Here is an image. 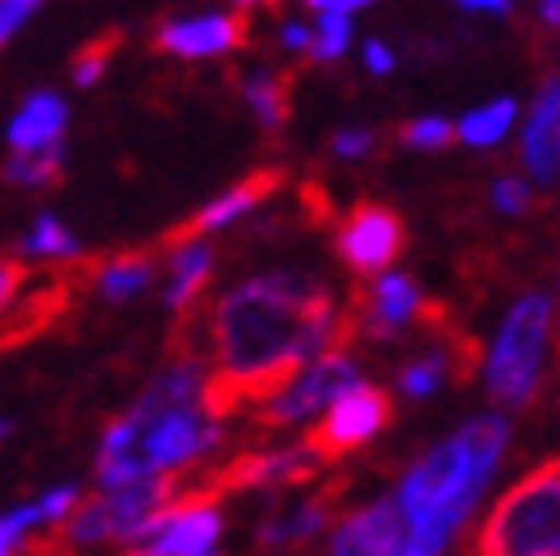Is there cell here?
<instances>
[{
  "mask_svg": "<svg viewBox=\"0 0 560 556\" xmlns=\"http://www.w3.org/2000/svg\"><path fill=\"white\" fill-rule=\"evenodd\" d=\"M164 260H170V288H164V301L174 305V315L191 311L201 288L210 283V269H214V252L201 238H187V242H164Z\"/></svg>",
  "mask_w": 560,
  "mask_h": 556,
  "instance_id": "cell-16",
  "label": "cell"
},
{
  "mask_svg": "<svg viewBox=\"0 0 560 556\" xmlns=\"http://www.w3.org/2000/svg\"><path fill=\"white\" fill-rule=\"evenodd\" d=\"M392 425V393L378 383H351L347 393L328 406L319 425L305 429L301 448L311 452L319 465H332L351 452H360L365 442H374Z\"/></svg>",
  "mask_w": 560,
  "mask_h": 556,
  "instance_id": "cell-5",
  "label": "cell"
},
{
  "mask_svg": "<svg viewBox=\"0 0 560 556\" xmlns=\"http://www.w3.org/2000/svg\"><path fill=\"white\" fill-rule=\"evenodd\" d=\"M233 10H265V5H278V0H229Z\"/></svg>",
  "mask_w": 560,
  "mask_h": 556,
  "instance_id": "cell-35",
  "label": "cell"
},
{
  "mask_svg": "<svg viewBox=\"0 0 560 556\" xmlns=\"http://www.w3.org/2000/svg\"><path fill=\"white\" fill-rule=\"evenodd\" d=\"M355 50H360V69H365L370 78H387L392 69H397V50H392V42H383V37H365Z\"/></svg>",
  "mask_w": 560,
  "mask_h": 556,
  "instance_id": "cell-29",
  "label": "cell"
},
{
  "mask_svg": "<svg viewBox=\"0 0 560 556\" xmlns=\"http://www.w3.org/2000/svg\"><path fill=\"white\" fill-rule=\"evenodd\" d=\"M397 142L410 147V151H446L452 142H460V132L446 115H415V119L401 124Z\"/></svg>",
  "mask_w": 560,
  "mask_h": 556,
  "instance_id": "cell-23",
  "label": "cell"
},
{
  "mask_svg": "<svg viewBox=\"0 0 560 556\" xmlns=\"http://www.w3.org/2000/svg\"><path fill=\"white\" fill-rule=\"evenodd\" d=\"M65 170V142L60 147H46V151H10L5 164V178L19 187H50Z\"/></svg>",
  "mask_w": 560,
  "mask_h": 556,
  "instance_id": "cell-21",
  "label": "cell"
},
{
  "mask_svg": "<svg viewBox=\"0 0 560 556\" xmlns=\"http://www.w3.org/2000/svg\"><path fill=\"white\" fill-rule=\"evenodd\" d=\"M520 164L538 187L560 183V73H547L524 105Z\"/></svg>",
  "mask_w": 560,
  "mask_h": 556,
  "instance_id": "cell-9",
  "label": "cell"
},
{
  "mask_svg": "<svg viewBox=\"0 0 560 556\" xmlns=\"http://www.w3.org/2000/svg\"><path fill=\"white\" fill-rule=\"evenodd\" d=\"M151 278H155L151 252H119V256H105L96 265V292L105 301H128L142 288H151Z\"/></svg>",
  "mask_w": 560,
  "mask_h": 556,
  "instance_id": "cell-19",
  "label": "cell"
},
{
  "mask_svg": "<svg viewBox=\"0 0 560 556\" xmlns=\"http://www.w3.org/2000/svg\"><path fill=\"white\" fill-rule=\"evenodd\" d=\"M547 333H551V301L542 292L520 297L511 305L506 324H501L492 360H488V397L501 410H524L538 397Z\"/></svg>",
  "mask_w": 560,
  "mask_h": 556,
  "instance_id": "cell-4",
  "label": "cell"
},
{
  "mask_svg": "<svg viewBox=\"0 0 560 556\" xmlns=\"http://www.w3.org/2000/svg\"><path fill=\"white\" fill-rule=\"evenodd\" d=\"M65 132H69L65 96L50 88H37V92H27L23 105L10 115L5 142H10V151H46V147H60Z\"/></svg>",
  "mask_w": 560,
  "mask_h": 556,
  "instance_id": "cell-13",
  "label": "cell"
},
{
  "mask_svg": "<svg viewBox=\"0 0 560 556\" xmlns=\"http://www.w3.org/2000/svg\"><path fill=\"white\" fill-rule=\"evenodd\" d=\"M474 556H560V461H542L497 497Z\"/></svg>",
  "mask_w": 560,
  "mask_h": 556,
  "instance_id": "cell-3",
  "label": "cell"
},
{
  "mask_svg": "<svg viewBox=\"0 0 560 556\" xmlns=\"http://www.w3.org/2000/svg\"><path fill=\"white\" fill-rule=\"evenodd\" d=\"M419 311H424L419 283L397 269L378 274L370 288H360L351 297V315L360 320V333H370V338H397L410 320H419Z\"/></svg>",
  "mask_w": 560,
  "mask_h": 556,
  "instance_id": "cell-11",
  "label": "cell"
},
{
  "mask_svg": "<svg viewBox=\"0 0 560 556\" xmlns=\"http://www.w3.org/2000/svg\"><path fill=\"white\" fill-rule=\"evenodd\" d=\"M301 5L311 14H351L355 19V14H365L374 0H301Z\"/></svg>",
  "mask_w": 560,
  "mask_h": 556,
  "instance_id": "cell-32",
  "label": "cell"
},
{
  "mask_svg": "<svg viewBox=\"0 0 560 556\" xmlns=\"http://www.w3.org/2000/svg\"><path fill=\"white\" fill-rule=\"evenodd\" d=\"M23 283H27V265L19 260H5V274H0V301L14 305L23 297Z\"/></svg>",
  "mask_w": 560,
  "mask_h": 556,
  "instance_id": "cell-33",
  "label": "cell"
},
{
  "mask_svg": "<svg viewBox=\"0 0 560 556\" xmlns=\"http://www.w3.org/2000/svg\"><path fill=\"white\" fill-rule=\"evenodd\" d=\"M442 379H452V360H446L442 347H433L424 360H410V366L401 370V387L410 397H429Z\"/></svg>",
  "mask_w": 560,
  "mask_h": 556,
  "instance_id": "cell-24",
  "label": "cell"
},
{
  "mask_svg": "<svg viewBox=\"0 0 560 556\" xmlns=\"http://www.w3.org/2000/svg\"><path fill=\"white\" fill-rule=\"evenodd\" d=\"M69 78H73V88H96V82L105 78V46H92V50H82V55H73V69H69Z\"/></svg>",
  "mask_w": 560,
  "mask_h": 556,
  "instance_id": "cell-30",
  "label": "cell"
},
{
  "mask_svg": "<svg viewBox=\"0 0 560 556\" xmlns=\"http://www.w3.org/2000/svg\"><path fill=\"white\" fill-rule=\"evenodd\" d=\"M219 511L214 507H187V511H160L155 516V556H206L219 538Z\"/></svg>",
  "mask_w": 560,
  "mask_h": 556,
  "instance_id": "cell-15",
  "label": "cell"
},
{
  "mask_svg": "<svg viewBox=\"0 0 560 556\" xmlns=\"http://www.w3.org/2000/svg\"><path fill=\"white\" fill-rule=\"evenodd\" d=\"M501 452H506V420L479 415V420H469L460 433L438 442V448L410 470L397 493L406 507V520H410L406 556H438L456 538L465 516L479 502V493L488 488Z\"/></svg>",
  "mask_w": 560,
  "mask_h": 556,
  "instance_id": "cell-2",
  "label": "cell"
},
{
  "mask_svg": "<svg viewBox=\"0 0 560 556\" xmlns=\"http://www.w3.org/2000/svg\"><path fill=\"white\" fill-rule=\"evenodd\" d=\"M406 252V219L392 210V206H378V201H355L342 224H338V256L351 274L360 278H378L387 274L392 265L401 260Z\"/></svg>",
  "mask_w": 560,
  "mask_h": 556,
  "instance_id": "cell-7",
  "label": "cell"
},
{
  "mask_svg": "<svg viewBox=\"0 0 560 556\" xmlns=\"http://www.w3.org/2000/svg\"><path fill=\"white\" fill-rule=\"evenodd\" d=\"M410 520L401 497L392 502H370L338 520L332 530V556H406Z\"/></svg>",
  "mask_w": 560,
  "mask_h": 556,
  "instance_id": "cell-10",
  "label": "cell"
},
{
  "mask_svg": "<svg viewBox=\"0 0 560 556\" xmlns=\"http://www.w3.org/2000/svg\"><path fill=\"white\" fill-rule=\"evenodd\" d=\"M342 493H347V479H328L315 497H305V502L269 511L265 530H260V547H288L292 552L301 543H311L324 524L332 520V507L342 502Z\"/></svg>",
  "mask_w": 560,
  "mask_h": 556,
  "instance_id": "cell-14",
  "label": "cell"
},
{
  "mask_svg": "<svg viewBox=\"0 0 560 556\" xmlns=\"http://www.w3.org/2000/svg\"><path fill=\"white\" fill-rule=\"evenodd\" d=\"M556 370H560V347H556Z\"/></svg>",
  "mask_w": 560,
  "mask_h": 556,
  "instance_id": "cell-36",
  "label": "cell"
},
{
  "mask_svg": "<svg viewBox=\"0 0 560 556\" xmlns=\"http://www.w3.org/2000/svg\"><path fill=\"white\" fill-rule=\"evenodd\" d=\"M19 252H23V256H37V260H60V265H65V260H78V256H82V246H78V238H73L55 215H37L33 229L23 233Z\"/></svg>",
  "mask_w": 560,
  "mask_h": 556,
  "instance_id": "cell-20",
  "label": "cell"
},
{
  "mask_svg": "<svg viewBox=\"0 0 560 556\" xmlns=\"http://www.w3.org/2000/svg\"><path fill=\"white\" fill-rule=\"evenodd\" d=\"M237 92L246 101V109L256 115V124L265 132H278L288 124V82L283 73H273V69H246L237 78Z\"/></svg>",
  "mask_w": 560,
  "mask_h": 556,
  "instance_id": "cell-18",
  "label": "cell"
},
{
  "mask_svg": "<svg viewBox=\"0 0 560 556\" xmlns=\"http://www.w3.org/2000/svg\"><path fill=\"white\" fill-rule=\"evenodd\" d=\"M534 187L538 183L528 174H497L488 197H492V206L501 215H528V210H534Z\"/></svg>",
  "mask_w": 560,
  "mask_h": 556,
  "instance_id": "cell-25",
  "label": "cell"
},
{
  "mask_svg": "<svg viewBox=\"0 0 560 556\" xmlns=\"http://www.w3.org/2000/svg\"><path fill=\"white\" fill-rule=\"evenodd\" d=\"M278 50L283 55H311L315 46V19H283L278 23V33H273Z\"/></svg>",
  "mask_w": 560,
  "mask_h": 556,
  "instance_id": "cell-27",
  "label": "cell"
},
{
  "mask_svg": "<svg viewBox=\"0 0 560 556\" xmlns=\"http://www.w3.org/2000/svg\"><path fill=\"white\" fill-rule=\"evenodd\" d=\"M311 19H315L311 60L315 65H338L342 55L355 46V19L351 14H311Z\"/></svg>",
  "mask_w": 560,
  "mask_h": 556,
  "instance_id": "cell-22",
  "label": "cell"
},
{
  "mask_svg": "<svg viewBox=\"0 0 560 556\" xmlns=\"http://www.w3.org/2000/svg\"><path fill=\"white\" fill-rule=\"evenodd\" d=\"M242 37H246L242 10H196V14L164 19L155 27V50L174 55L183 65H206V60L233 55L242 46Z\"/></svg>",
  "mask_w": 560,
  "mask_h": 556,
  "instance_id": "cell-8",
  "label": "cell"
},
{
  "mask_svg": "<svg viewBox=\"0 0 560 556\" xmlns=\"http://www.w3.org/2000/svg\"><path fill=\"white\" fill-rule=\"evenodd\" d=\"M355 383V366H351V356L347 351H324L319 360H311L292 387H283L278 397L260 402L256 406V429L273 433V429H288V425H301L305 415H315V410H328L332 402H338L347 387Z\"/></svg>",
  "mask_w": 560,
  "mask_h": 556,
  "instance_id": "cell-6",
  "label": "cell"
},
{
  "mask_svg": "<svg viewBox=\"0 0 560 556\" xmlns=\"http://www.w3.org/2000/svg\"><path fill=\"white\" fill-rule=\"evenodd\" d=\"M206 556H210V552H206Z\"/></svg>",
  "mask_w": 560,
  "mask_h": 556,
  "instance_id": "cell-37",
  "label": "cell"
},
{
  "mask_svg": "<svg viewBox=\"0 0 560 556\" xmlns=\"http://www.w3.org/2000/svg\"><path fill=\"white\" fill-rule=\"evenodd\" d=\"M534 19L547 33H560V0H534Z\"/></svg>",
  "mask_w": 560,
  "mask_h": 556,
  "instance_id": "cell-34",
  "label": "cell"
},
{
  "mask_svg": "<svg viewBox=\"0 0 560 556\" xmlns=\"http://www.w3.org/2000/svg\"><path fill=\"white\" fill-rule=\"evenodd\" d=\"M50 0H0V42H14Z\"/></svg>",
  "mask_w": 560,
  "mask_h": 556,
  "instance_id": "cell-26",
  "label": "cell"
},
{
  "mask_svg": "<svg viewBox=\"0 0 560 556\" xmlns=\"http://www.w3.org/2000/svg\"><path fill=\"white\" fill-rule=\"evenodd\" d=\"M283 187V174L278 170H256V174H246L242 183L233 187H223L214 201H206L201 210H196L183 229L170 233V242H187V238H206V233H219V229H229L237 224V219H246L250 210H256L260 201H269L273 192Z\"/></svg>",
  "mask_w": 560,
  "mask_h": 556,
  "instance_id": "cell-12",
  "label": "cell"
},
{
  "mask_svg": "<svg viewBox=\"0 0 560 556\" xmlns=\"http://www.w3.org/2000/svg\"><path fill=\"white\" fill-rule=\"evenodd\" d=\"M374 147H378L374 128H342V132H332V155H338V160H365V155H374Z\"/></svg>",
  "mask_w": 560,
  "mask_h": 556,
  "instance_id": "cell-28",
  "label": "cell"
},
{
  "mask_svg": "<svg viewBox=\"0 0 560 556\" xmlns=\"http://www.w3.org/2000/svg\"><path fill=\"white\" fill-rule=\"evenodd\" d=\"M342 311L332 297L296 274H260L214 301L210 338L214 370L201 387V410L229 420L256 410L296 383V374L332 351Z\"/></svg>",
  "mask_w": 560,
  "mask_h": 556,
  "instance_id": "cell-1",
  "label": "cell"
},
{
  "mask_svg": "<svg viewBox=\"0 0 560 556\" xmlns=\"http://www.w3.org/2000/svg\"><path fill=\"white\" fill-rule=\"evenodd\" d=\"M515 128H520V101L515 96H492L483 105H469L456 119L460 147H469V151H492V147L506 142Z\"/></svg>",
  "mask_w": 560,
  "mask_h": 556,
  "instance_id": "cell-17",
  "label": "cell"
},
{
  "mask_svg": "<svg viewBox=\"0 0 560 556\" xmlns=\"http://www.w3.org/2000/svg\"><path fill=\"white\" fill-rule=\"evenodd\" d=\"M452 5L469 19H506L515 10V0H452Z\"/></svg>",
  "mask_w": 560,
  "mask_h": 556,
  "instance_id": "cell-31",
  "label": "cell"
}]
</instances>
